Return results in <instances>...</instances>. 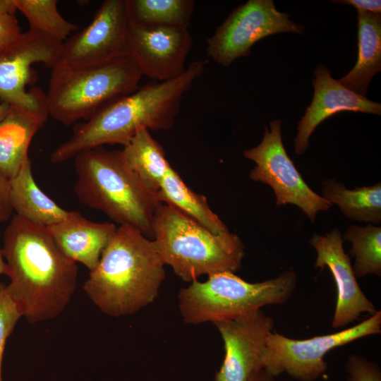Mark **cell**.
Returning a JSON list of instances; mask_svg holds the SVG:
<instances>
[{"instance_id": "1", "label": "cell", "mask_w": 381, "mask_h": 381, "mask_svg": "<svg viewBox=\"0 0 381 381\" xmlns=\"http://www.w3.org/2000/svg\"><path fill=\"white\" fill-rule=\"evenodd\" d=\"M6 286L31 324L59 315L77 288L78 265L61 250L47 226L15 214L4 233Z\"/></svg>"}, {"instance_id": "2", "label": "cell", "mask_w": 381, "mask_h": 381, "mask_svg": "<svg viewBox=\"0 0 381 381\" xmlns=\"http://www.w3.org/2000/svg\"><path fill=\"white\" fill-rule=\"evenodd\" d=\"M207 62L193 61L175 78L147 83L106 103L90 118L75 126L72 135L52 152L51 162L62 163L82 151L104 145L124 147L143 130L171 128L183 95L202 75Z\"/></svg>"}, {"instance_id": "3", "label": "cell", "mask_w": 381, "mask_h": 381, "mask_svg": "<svg viewBox=\"0 0 381 381\" xmlns=\"http://www.w3.org/2000/svg\"><path fill=\"white\" fill-rule=\"evenodd\" d=\"M164 265L152 239L132 226L119 225L83 290L103 313L129 315L157 298Z\"/></svg>"}, {"instance_id": "4", "label": "cell", "mask_w": 381, "mask_h": 381, "mask_svg": "<svg viewBox=\"0 0 381 381\" xmlns=\"http://www.w3.org/2000/svg\"><path fill=\"white\" fill-rule=\"evenodd\" d=\"M74 192L81 204L152 239L153 219L163 202L158 192L129 167L122 150H86L74 157Z\"/></svg>"}, {"instance_id": "5", "label": "cell", "mask_w": 381, "mask_h": 381, "mask_svg": "<svg viewBox=\"0 0 381 381\" xmlns=\"http://www.w3.org/2000/svg\"><path fill=\"white\" fill-rule=\"evenodd\" d=\"M152 240L164 264L189 283L202 275L236 272L245 255L244 244L236 234L213 232L165 203L155 214Z\"/></svg>"}, {"instance_id": "6", "label": "cell", "mask_w": 381, "mask_h": 381, "mask_svg": "<svg viewBox=\"0 0 381 381\" xmlns=\"http://www.w3.org/2000/svg\"><path fill=\"white\" fill-rule=\"evenodd\" d=\"M296 273L286 271L274 278L250 283L231 272L195 280L178 294L179 308L185 323L198 325L236 319L269 305H282L293 295Z\"/></svg>"}, {"instance_id": "7", "label": "cell", "mask_w": 381, "mask_h": 381, "mask_svg": "<svg viewBox=\"0 0 381 381\" xmlns=\"http://www.w3.org/2000/svg\"><path fill=\"white\" fill-rule=\"evenodd\" d=\"M141 77L126 56L83 68L54 67L46 94L49 115L66 126L85 121L109 101L135 91Z\"/></svg>"}, {"instance_id": "8", "label": "cell", "mask_w": 381, "mask_h": 381, "mask_svg": "<svg viewBox=\"0 0 381 381\" xmlns=\"http://www.w3.org/2000/svg\"><path fill=\"white\" fill-rule=\"evenodd\" d=\"M381 311L337 332L297 339L272 332L262 356V369L274 377L286 373L299 381H315L328 370L325 356L331 350L380 334Z\"/></svg>"}, {"instance_id": "9", "label": "cell", "mask_w": 381, "mask_h": 381, "mask_svg": "<svg viewBox=\"0 0 381 381\" xmlns=\"http://www.w3.org/2000/svg\"><path fill=\"white\" fill-rule=\"evenodd\" d=\"M270 127H265L259 145L243 152L256 164L249 176L272 188L277 205H295L314 222L320 211L328 210L332 205L308 186L287 155L282 142L281 121L270 122Z\"/></svg>"}, {"instance_id": "10", "label": "cell", "mask_w": 381, "mask_h": 381, "mask_svg": "<svg viewBox=\"0 0 381 381\" xmlns=\"http://www.w3.org/2000/svg\"><path fill=\"white\" fill-rule=\"evenodd\" d=\"M303 27L278 11L272 0H249L236 8L207 39V53L228 66L250 53L258 41L279 32L302 33Z\"/></svg>"}, {"instance_id": "11", "label": "cell", "mask_w": 381, "mask_h": 381, "mask_svg": "<svg viewBox=\"0 0 381 381\" xmlns=\"http://www.w3.org/2000/svg\"><path fill=\"white\" fill-rule=\"evenodd\" d=\"M63 42L29 29L0 52V102L32 110L48 109L46 94L28 85L35 78L32 66L41 63L52 68Z\"/></svg>"}, {"instance_id": "12", "label": "cell", "mask_w": 381, "mask_h": 381, "mask_svg": "<svg viewBox=\"0 0 381 381\" xmlns=\"http://www.w3.org/2000/svg\"><path fill=\"white\" fill-rule=\"evenodd\" d=\"M128 28L126 0L104 1L90 23L62 43L52 68H83L126 56Z\"/></svg>"}, {"instance_id": "13", "label": "cell", "mask_w": 381, "mask_h": 381, "mask_svg": "<svg viewBox=\"0 0 381 381\" xmlns=\"http://www.w3.org/2000/svg\"><path fill=\"white\" fill-rule=\"evenodd\" d=\"M192 44L188 29L142 28L128 25L126 56L142 76L166 81L184 72Z\"/></svg>"}, {"instance_id": "14", "label": "cell", "mask_w": 381, "mask_h": 381, "mask_svg": "<svg viewBox=\"0 0 381 381\" xmlns=\"http://www.w3.org/2000/svg\"><path fill=\"white\" fill-rule=\"evenodd\" d=\"M224 343V356L214 381H248L262 369L267 339L273 319L261 310L243 317L214 322Z\"/></svg>"}, {"instance_id": "15", "label": "cell", "mask_w": 381, "mask_h": 381, "mask_svg": "<svg viewBox=\"0 0 381 381\" xmlns=\"http://www.w3.org/2000/svg\"><path fill=\"white\" fill-rule=\"evenodd\" d=\"M316 252L315 268L331 272L337 287V302L332 320L334 329L348 326L361 314H374L375 305L358 285L350 258L344 250V241L339 229L324 235L314 234L310 240Z\"/></svg>"}, {"instance_id": "16", "label": "cell", "mask_w": 381, "mask_h": 381, "mask_svg": "<svg viewBox=\"0 0 381 381\" xmlns=\"http://www.w3.org/2000/svg\"><path fill=\"white\" fill-rule=\"evenodd\" d=\"M314 96L298 126L294 139L295 152L302 155L309 146V138L324 120L341 111L381 114V104L359 95L331 76V72L318 66L313 80Z\"/></svg>"}, {"instance_id": "17", "label": "cell", "mask_w": 381, "mask_h": 381, "mask_svg": "<svg viewBox=\"0 0 381 381\" xmlns=\"http://www.w3.org/2000/svg\"><path fill=\"white\" fill-rule=\"evenodd\" d=\"M47 227L64 253L90 271L97 266L117 228L111 222L90 221L73 210L62 221Z\"/></svg>"}, {"instance_id": "18", "label": "cell", "mask_w": 381, "mask_h": 381, "mask_svg": "<svg viewBox=\"0 0 381 381\" xmlns=\"http://www.w3.org/2000/svg\"><path fill=\"white\" fill-rule=\"evenodd\" d=\"M49 116L48 109L10 106L8 114L0 121V172L8 180L29 157L31 141Z\"/></svg>"}, {"instance_id": "19", "label": "cell", "mask_w": 381, "mask_h": 381, "mask_svg": "<svg viewBox=\"0 0 381 381\" xmlns=\"http://www.w3.org/2000/svg\"><path fill=\"white\" fill-rule=\"evenodd\" d=\"M357 19L358 59L355 66L339 81L366 97L371 79L381 70V15L357 10Z\"/></svg>"}, {"instance_id": "20", "label": "cell", "mask_w": 381, "mask_h": 381, "mask_svg": "<svg viewBox=\"0 0 381 381\" xmlns=\"http://www.w3.org/2000/svg\"><path fill=\"white\" fill-rule=\"evenodd\" d=\"M10 198L16 214L35 223L49 226L65 219L67 210L61 207L38 186L28 157L18 172L9 179Z\"/></svg>"}, {"instance_id": "21", "label": "cell", "mask_w": 381, "mask_h": 381, "mask_svg": "<svg viewBox=\"0 0 381 381\" xmlns=\"http://www.w3.org/2000/svg\"><path fill=\"white\" fill-rule=\"evenodd\" d=\"M322 197L338 206L348 219L379 224L381 222V183L348 189L336 180L322 181Z\"/></svg>"}, {"instance_id": "22", "label": "cell", "mask_w": 381, "mask_h": 381, "mask_svg": "<svg viewBox=\"0 0 381 381\" xmlns=\"http://www.w3.org/2000/svg\"><path fill=\"white\" fill-rule=\"evenodd\" d=\"M128 25L142 28L188 29L194 11L193 0H126Z\"/></svg>"}, {"instance_id": "23", "label": "cell", "mask_w": 381, "mask_h": 381, "mask_svg": "<svg viewBox=\"0 0 381 381\" xmlns=\"http://www.w3.org/2000/svg\"><path fill=\"white\" fill-rule=\"evenodd\" d=\"M158 194L163 203L181 210L210 231L218 234L229 231L210 208L206 198L191 190L172 167L160 182Z\"/></svg>"}, {"instance_id": "24", "label": "cell", "mask_w": 381, "mask_h": 381, "mask_svg": "<svg viewBox=\"0 0 381 381\" xmlns=\"http://www.w3.org/2000/svg\"><path fill=\"white\" fill-rule=\"evenodd\" d=\"M122 152L129 167L149 187L158 192L160 182L171 166L150 131L139 132L123 147Z\"/></svg>"}, {"instance_id": "25", "label": "cell", "mask_w": 381, "mask_h": 381, "mask_svg": "<svg viewBox=\"0 0 381 381\" xmlns=\"http://www.w3.org/2000/svg\"><path fill=\"white\" fill-rule=\"evenodd\" d=\"M342 239L351 243L349 253L354 257L352 265L356 277L368 274L381 276V227L351 225Z\"/></svg>"}, {"instance_id": "26", "label": "cell", "mask_w": 381, "mask_h": 381, "mask_svg": "<svg viewBox=\"0 0 381 381\" xmlns=\"http://www.w3.org/2000/svg\"><path fill=\"white\" fill-rule=\"evenodd\" d=\"M56 0H16L17 10L28 21L30 30L64 42L78 27L59 13Z\"/></svg>"}, {"instance_id": "27", "label": "cell", "mask_w": 381, "mask_h": 381, "mask_svg": "<svg viewBox=\"0 0 381 381\" xmlns=\"http://www.w3.org/2000/svg\"><path fill=\"white\" fill-rule=\"evenodd\" d=\"M22 317L6 286L0 291V381L2 379V363L6 341Z\"/></svg>"}, {"instance_id": "28", "label": "cell", "mask_w": 381, "mask_h": 381, "mask_svg": "<svg viewBox=\"0 0 381 381\" xmlns=\"http://www.w3.org/2000/svg\"><path fill=\"white\" fill-rule=\"evenodd\" d=\"M345 370L346 381H381L380 366L375 362L358 354L348 356Z\"/></svg>"}, {"instance_id": "29", "label": "cell", "mask_w": 381, "mask_h": 381, "mask_svg": "<svg viewBox=\"0 0 381 381\" xmlns=\"http://www.w3.org/2000/svg\"><path fill=\"white\" fill-rule=\"evenodd\" d=\"M22 32L15 15L0 16V52Z\"/></svg>"}, {"instance_id": "30", "label": "cell", "mask_w": 381, "mask_h": 381, "mask_svg": "<svg viewBox=\"0 0 381 381\" xmlns=\"http://www.w3.org/2000/svg\"><path fill=\"white\" fill-rule=\"evenodd\" d=\"M13 212L9 180L0 172V222L8 220Z\"/></svg>"}, {"instance_id": "31", "label": "cell", "mask_w": 381, "mask_h": 381, "mask_svg": "<svg viewBox=\"0 0 381 381\" xmlns=\"http://www.w3.org/2000/svg\"><path fill=\"white\" fill-rule=\"evenodd\" d=\"M332 2L352 5L357 10L375 13H380L381 12V1L380 0H343L333 1Z\"/></svg>"}, {"instance_id": "32", "label": "cell", "mask_w": 381, "mask_h": 381, "mask_svg": "<svg viewBox=\"0 0 381 381\" xmlns=\"http://www.w3.org/2000/svg\"><path fill=\"white\" fill-rule=\"evenodd\" d=\"M16 11V0H0V16L14 15Z\"/></svg>"}, {"instance_id": "33", "label": "cell", "mask_w": 381, "mask_h": 381, "mask_svg": "<svg viewBox=\"0 0 381 381\" xmlns=\"http://www.w3.org/2000/svg\"><path fill=\"white\" fill-rule=\"evenodd\" d=\"M248 381H276L274 376L269 374L265 370H259L250 377Z\"/></svg>"}, {"instance_id": "34", "label": "cell", "mask_w": 381, "mask_h": 381, "mask_svg": "<svg viewBox=\"0 0 381 381\" xmlns=\"http://www.w3.org/2000/svg\"><path fill=\"white\" fill-rule=\"evenodd\" d=\"M6 274V264L2 253V250L0 249V275ZM5 285L0 283V291L4 287Z\"/></svg>"}, {"instance_id": "35", "label": "cell", "mask_w": 381, "mask_h": 381, "mask_svg": "<svg viewBox=\"0 0 381 381\" xmlns=\"http://www.w3.org/2000/svg\"><path fill=\"white\" fill-rule=\"evenodd\" d=\"M10 109V105L0 102V121L6 116Z\"/></svg>"}]
</instances>
